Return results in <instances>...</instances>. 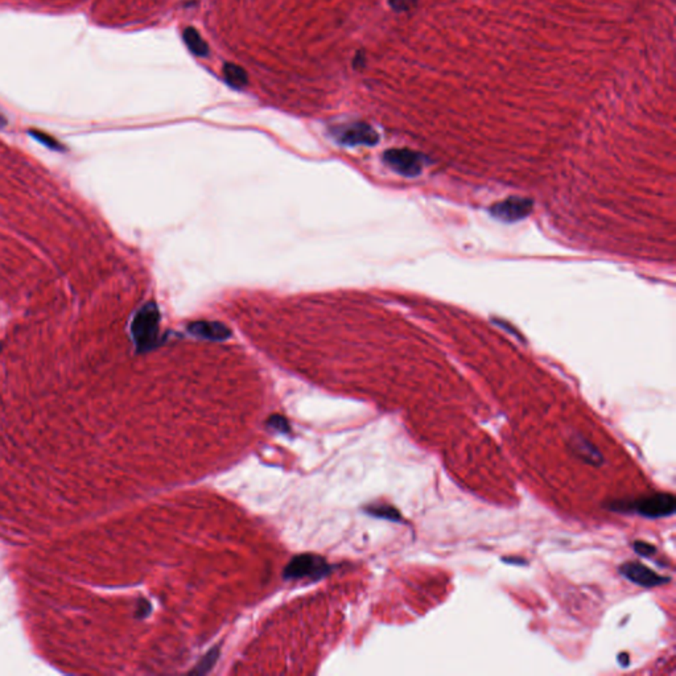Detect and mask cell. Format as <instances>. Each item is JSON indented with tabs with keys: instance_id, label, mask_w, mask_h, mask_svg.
Segmentation results:
<instances>
[{
	"instance_id": "obj_1",
	"label": "cell",
	"mask_w": 676,
	"mask_h": 676,
	"mask_svg": "<svg viewBox=\"0 0 676 676\" xmlns=\"http://www.w3.org/2000/svg\"><path fill=\"white\" fill-rule=\"evenodd\" d=\"M159 325L160 312L155 303H147L137 311L131 323V334L137 353H146L156 346Z\"/></svg>"
},
{
	"instance_id": "obj_2",
	"label": "cell",
	"mask_w": 676,
	"mask_h": 676,
	"mask_svg": "<svg viewBox=\"0 0 676 676\" xmlns=\"http://www.w3.org/2000/svg\"><path fill=\"white\" fill-rule=\"evenodd\" d=\"M331 572V567L326 561L316 555H299L294 556L285 568V580H299V578H311L317 581L325 578Z\"/></svg>"
},
{
	"instance_id": "obj_3",
	"label": "cell",
	"mask_w": 676,
	"mask_h": 676,
	"mask_svg": "<svg viewBox=\"0 0 676 676\" xmlns=\"http://www.w3.org/2000/svg\"><path fill=\"white\" fill-rule=\"evenodd\" d=\"M630 509L638 515L650 520L667 518L675 514L676 500L670 493H657L633 502Z\"/></svg>"
},
{
	"instance_id": "obj_4",
	"label": "cell",
	"mask_w": 676,
	"mask_h": 676,
	"mask_svg": "<svg viewBox=\"0 0 676 676\" xmlns=\"http://www.w3.org/2000/svg\"><path fill=\"white\" fill-rule=\"evenodd\" d=\"M384 163L402 176H418L423 169V156L407 148L387 149L383 155Z\"/></svg>"
},
{
	"instance_id": "obj_5",
	"label": "cell",
	"mask_w": 676,
	"mask_h": 676,
	"mask_svg": "<svg viewBox=\"0 0 676 676\" xmlns=\"http://www.w3.org/2000/svg\"><path fill=\"white\" fill-rule=\"evenodd\" d=\"M333 135L343 146H375L379 140L378 132L363 122L333 128Z\"/></svg>"
},
{
	"instance_id": "obj_6",
	"label": "cell",
	"mask_w": 676,
	"mask_h": 676,
	"mask_svg": "<svg viewBox=\"0 0 676 676\" xmlns=\"http://www.w3.org/2000/svg\"><path fill=\"white\" fill-rule=\"evenodd\" d=\"M619 573L629 581L637 584L643 588H654L663 585L670 581V578L662 576L646 566L637 561H627L619 567Z\"/></svg>"
},
{
	"instance_id": "obj_7",
	"label": "cell",
	"mask_w": 676,
	"mask_h": 676,
	"mask_svg": "<svg viewBox=\"0 0 676 676\" xmlns=\"http://www.w3.org/2000/svg\"><path fill=\"white\" fill-rule=\"evenodd\" d=\"M532 210V201L522 197H510L491 207V213L505 222H515L529 216Z\"/></svg>"
},
{
	"instance_id": "obj_8",
	"label": "cell",
	"mask_w": 676,
	"mask_h": 676,
	"mask_svg": "<svg viewBox=\"0 0 676 676\" xmlns=\"http://www.w3.org/2000/svg\"><path fill=\"white\" fill-rule=\"evenodd\" d=\"M188 332L212 341H224L230 337V329L217 321H195L188 325Z\"/></svg>"
},
{
	"instance_id": "obj_9",
	"label": "cell",
	"mask_w": 676,
	"mask_h": 676,
	"mask_svg": "<svg viewBox=\"0 0 676 676\" xmlns=\"http://www.w3.org/2000/svg\"><path fill=\"white\" fill-rule=\"evenodd\" d=\"M571 442H572V447H573L575 452L583 460L587 461L589 464H595V465L601 464L602 457H601L600 452L588 440H585L583 436H578L576 439H572Z\"/></svg>"
},
{
	"instance_id": "obj_10",
	"label": "cell",
	"mask_w": 676,
	"mask_h": 676,
	"mask_svg": "<svg viewBox=\"0 0 676 676\" xmlns=\"http://www.w3.org/2000/svg\"><path fill=\"white\" fill-rule=\"evenodd\" d=\"M184 41H185L188 50H190L196 56H206L209 52V47L205 42V40L201 38L198 30L189 27L184 30Z\"/></svg>"
},
{
	"instance_id": "obj_11",
	"label": "cell",
	"mask_w": 676,
	"mask_h": 676,
	"mask_svg": "<svg viewBox=\"0 0 676 676\" xmlns=\"http://www.w3.org/2000/svg\"><path fill=\"white\" fill-rule=\"evenodd\" d=\"M224 77L226 82L233 88H244L247 84V74L245 70L236 64H225Z\"/></svg>"
},
{
	"instance_id": "obj_12",
	"label": "cell",
	"mask_w": 676,
	"mask_h": 676,
	"mask_svg": "<svg viewBox=\"0 0 676 676\" xmlns=\"http://www.w3.org/2000/svg\"><path fill=\"white\" fill-rule=\"evenodd\" d=\"M366 512L370 514L372 517H375V518H381V520H392V522H401L402 520L401 512L391 508V506H384V505L370 506V508L366 509Z\"/></svg>"
},
{
	"instance_id": "obj_13",
	"label": "cell",
	"mask_w": 676,
	"mask_h": 676,
	"mask_svg": "<svg viewBox=\"0 0 676 676\" xmlns=\"http://www.w3.org/2000/svg\"><path fill=\"white\" fill-rule=\"evenodd\" d=\"M28 134H30V137H33L35 140H38L40 144H42V146H45V147L50 148V149L57 151V152L67 151L65 146H62L56 137H50L47 132L38 131V130H30V131H28Z\"/></svg>"
},
{
	"instance_id": "obj_14",
	"label": "cell",
	"mask_w": 676,
	"mask_h": 676,
	"mask_svg": "<svg viewBox=\"0 0 676 676\" xmlns=\"http://www.w3.org/2000/svg\"><path fill=\"white\" fill-rule=\"evenodd\" d=\"M219 647H214L212 648L205 657L202 658L200 660V663L197 665L196 668L193 670V674H197V675H204L206 672H209L213 666L216 665L217 659L219 658Z\"/></svg>"
},
{
	"instance_id": "obj_15",
	"label": "cell",
	"mask_w": 676,
	"mask_h": 676,
	"mask_svg": "<svg viewBox=\"0 0 676 676\" xmlns=\"http://www.w3.org/2000/svg\"><path fill=\"white\" fill-rule=\"evenodd\" d=\"M633 549L637 552L638 555L643 556V558H651L657 554V547L647 543V542H642V540H636L633 543Z\"/></svg>"
},
{
	"instance_id": "obj_16",
	"label": "cell",
	"mask_w": 676,
	"mask_h": 676,
	"mask_svg": "<svg viewBox=\"0 0 676 676\" xmlns=\"http://www.w3.org/2000/svg\"><path fill=\"white\" fill-rule=\"evenodd\" d=\"M267 424H268V427L274 428V430H276V431H291V428H290V424H288L287 419L283 418L282 415H273V416H270V419L267 420Z\"/></svg>"
},
{
	"instance_id": "obj_17",
	"label": "cell",
	"mask_w": 676,
	"mask_h": 676,
	"mask_svg": "<svg viewBox=\"0 0 676 676\" xmlns=\"http://www.w3.org/2000/svg\"><path fill=\"white\" fill-rule=\"evenodd\" d=\"M418 0H389V4L395 12L411 10Z\"/></svg>"
},
{
	"instance_id": "obj_18",
	"label": "cell",
	"mask_w": 676,
	"mask_h": 676,
	"mask_svg": "<svg viewBox=\"0 0 676 676\" xmlns=\"http://www.w3.org/2000/svg\"><path fill=\"white\" fill-rule=\"evenodd\" d=\"M6 125H7V120H6V118H4L3 115H0V127H4Z\"/></svg>"
},
{
	"instance_id": "obj_19",
	"label": "cell",
	"mask_w": 676,
	"mask_h": 676,
	"mask_svg": "<svg viewBox=\"0 0 676 676\" xmlns=\"http://www.w3.org/2000/svg\"><path fill=\"white\" fill-rule=\"evenodd\" d=\"M1 349H3V343H0V353H1Z\"/></svg>"
}]
</instances>
